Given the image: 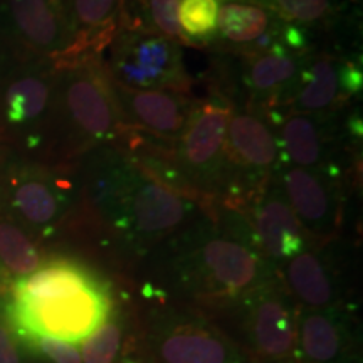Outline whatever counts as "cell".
Segmentation results:
<instances>
[{
    "instance_id": "26",
    "label": "cell",
    "mask_w": 363,
    "mask_h": 363,
    "mask_svg": "<svg viewBox=\"0 0 363 363\" xmlns=\"http://www.w3.org/2000/svg\"><path fill=\"white\" fill-rule=\"evenodd\" d=\"M116 0H74V11L78 22L89 33L96 30L101 43L110 39L111 27H106L111 22L115 12Z\"/></svg>"
},
{
    "instance_id": "14",
    "label": "cell",
    "mask_w": 363,
    "mask_h": 363,
    "mask_svg": "<svg viewBox=\"0 0 363 363\" xmlns=\"http://www.w3.org/2000/svg\"><path fill=\"white\" fill-rule=\"evenodd\" d=\"M224 148L235 163L252 169L271 167L278 157V142L271 130L254 115L230 116Z\"/></svg>"
},
{
    "instance_id": "19",
    "label": "cell",
    "mask_w": 363,
    "mask_h": 363,
    "mask_svg": "<svg viewBox=\"0 0 363 363\" xmlns=\"http://www.w3.org/2000/svg\"><path fill=\"white\" fill-rule=\"evenodd\" d=\"M338 69L328 57L318 59L303 74V88L296 96L298 108L316 111L328 108L338 96Z\"/></svg>"
},
{
    "instance_id": "29",
    "label": "cell",
    "mask_w": 363,
    "mask_h": 363,
    "mask_svg": "<svg viewBox=\"0 0 363 363\" xmlns=\"http://www.w3.org/2000/svg\"><path fill=\"white\" fill-rule=\"evenodd\" d=\"M24 355L16 335L0 316V363H26Z\"/></svg>"
},
{
    "instance_id": "23",
    "label": "cell",
    "mask_w": 363,
    "mask_h": 363,
    "mask_svg": "<svg viewBox=\"0 0 363 363\" xmlns=\"http://www.w3.org/2000/svg\"><path fill=\"white\" fill-rule=\"evenodd\" d=\"M296 72V62L283 45H274L252 59L249 67L251 84L259 91H267L289 81Z\"/></svg>"
},
{
    "instance_id": "7",
    "label": "cell",
    "mask_w": 363,
    "mask_h": 363,
    "mask_svg": "<svg viewBox=\"0 0 363 363\" xmlns=\"http://www.w3.org/2000/svg\"><path fill=\"white\" fill-rule=\"evenodd\" d=\"M291 363H357V338L337 308L298 311Z\"/></svg>"
},
{
    "instance_id": "13",
    "label": "cell",
    "mask_w": 363,
    "mask_h": 363,
    "mask_svg": "<svg viewBox=\"0 0 363 363\" xmlns=\"http://www.w3.org/2000/svg\"><path fill=\"white\" fill-rule=\"evenodd\" d=\"M79 343L83 363H123L135 355L136 316L115 305L106 320Z\"/></svg>"
},
{
    "instance_id": "32",
    "label": "cell",
    "mask_w": 363,
    "mask_h": 363,
    "mask_svg": "<svg viewBox=\"0 0 363 363\" xmlns=\"http://www.w3.org/2000/svg\"><path fill=\"white\" fill-rule=\"evenodd\" d=\"M0 296H4V286L0 283Z\"/></svg>"
},
{
    "instance_id": "24",
    "label": "cell",
    "mask_w": 363,
    "mask_h": 363,
    "mask_svg": "<svg viewBox=\"0 0 363 363\" xmlns=\"http://www.w3.org/2000/svg\"><path fill=\"white\" fill-rule=\"evenodd\" d=\"M26 355L40 358L48 363H83L81 353L72 343L43 335L16 337Z\"/></svg>"
},
{
    "instance_id": "15",
    "label": "cell",
    "mask_w": 363,
    "mask_h": 363,
    "mask_svg": "<svg viewBox=\"0 0 363 363\" xmlns=\"http://www.w3.org/2000/svg\"><path fill=\"white\" fill-rule=\"evenodd\" d=\"M289 291L308 310L337 308V291L328 266L315 252H301L289 259L286 269Z\"/></svg>"
},
{
    "instance_id": "3",
    "label": "cell",
    "mask_w": 363,
    "mask_h": 363,
    "mask_svg": "<svg viewBox=\"0 0 363 363\" xmlns=\"http://www.w3.org/2000/svg\"><path fill=\"white\" fill-rule=\"evenodd\" d=\"M177 271L182 288L208 316L233 310L267 283L261 257L246 244L227 238L203 240L182 257Z\"/></svg>"
},
{
    "instance_id": "2",
    "label": "cell",
    "mask_w": 363,
    "mask_h": 363,
    "mask_svg": "<svg viewBox=\"0 0 363 363\" xmlns=\"http://www.w3.org/2000/svg\"><path fill=\"white\" fill-rule=\"evenodd\" d=\"M142 363H247L233 337L197 308H155L136 318Z\"/></svg>"
},
{
    "instance_id": "16",
    "label": "cell",
    "mask_w": 363,
    "mask_h": 363,
    "mask_svg": "<svg viewBox=\"0 0 363 363\" xmlns=\"http://www.w3.org/2000/svg\"><path fill=\"white\" fill-rule=\"evenodd\" d=\"M12 206L22 220L43 234H49L62 216L57 190L40 179H24L13 187Z\"/></svg>"
},
{
    "instance_id": "30",
    "label": "cell",
    "mask_w": 363,
    "mask_h": 363,
    "mask_svg": "<svg viewBox=\"0 0 363 363\" xmlns=\"http://www.w3.org/2000/svg\"><path fill=\"white\" fill-rule=\"evenodd\" d=\"M338 83L343 94H357L362 91L363 74L357 62H345L338 69Z\"/></svg>"
},
{
    "instance_id": "11",
    "label": "cell",
    "mask_w": 363,
    "mask_h": 363,
    "mask_svg": "<svg viewBox=\"0 0 363 363\" xmlns=\"http://www.w3.org/2000/svg\"><path fill=\"white\" fill-rule=\"evenodd\" d=\"M230 116V108L219 103H203L194 108L180 135V157L189 170L206 174L217 165Z\"/></svg>"
},
{
    "instance_id": "33",
    "label": "cell",
    "mask_w": 363,
    "mask_h": 363,
    "mask_svg": "<svg viewBox=\"0 0 363 363\" xmlns=\"http://www.w3.org/2000/svg\"><path fill=\"white\" fill-rule=\"evenodd\" d=\"M353 2H357V0H353Z\"/></svg>"
},
{
    "instance_id": "21",
    "label": "cell",
    "mask_w": 363,
    "mask_h": 363,
    "mask_svg": "<svg viewBox=\"0 0 363 363\" xmlns=\"http://www.w3.org/2000/svg\"><path fill=\"white\" fill-rule=\"evenodd\" d=\"M220 33L233 43H251L262 38L269 17L262 9L244 4H227L217 12Z\"/></svg>"
},
{
    "instance_id": "25",
    "label": "cell",
    "mask_w": 363,
    "mask_h": 363,
    "mask_svg": "<svg viewBox=\"0 0 363 363\" xmlns=\"http://www.w3.org/2000/svg\"><path fill=\"white\" fill-rule=\"evenodd\" d=\"M216 0H182L179 9V22L182 30L190 35H207L214 33L217 26Z\"/></svg>"
},
{
    "instance_id": "1",
    "label": "cell",
    "mask_w": 363,
    "mask_h": 363,
    "mask_svg": "<svg viewBox=\"0 0 363 363\" xmlns=\"http://www.w3.org/2000/svg\"><path fill=\"white\" fill-rule=\"evenodd\" d=\"M110 284L88 267L56 259L13 281L0 303V316L16 337L43 335L79 343L113 311Z\"/></svg>"
},
{
    "instance_id": "22",
    "label": "cell",
    "mask_w": 363,
    "mask_h": 363,
    "mask_svg": "<svg viewBox=\"0 0 363 363\" xmlns=\"http://www.w3.org/2000/svg\"><path fill=\"white\" fill-rule=\"evenodd\" d=\"M286 155L298 167H311L321 157V142L316 125L306 116H293L281 130Z\"/></svg>"
},
{
    "instance_id": "17",
    "label": "cell",
    "mask_w": 363,
    "mask_h": 363,
    "mask_svg": "<svg viewBox=\"0 0 363 363\" xmlns=\"http://www.w3.org/2000/svg\"><path fill=\"white\" fill-rule=\"evenodd\" d=\"M9 11L22 38L38 49H51L61 39V19L52 0H9Z\"/></svg>"
},
{
    "instance_id": "20",
    "label": "cell",
    "mask_w": 363,
    "mask_h": 363,
    "mask_svg": "<svg viewBox=\"0 0 363 363\" xmlns=\"http://www.w3.org/2000/svg\"><path fill=\"white\" fill-rule=\"evenodd\" d=\"M49 103V86L43 79L27 76L9 86L6 116L9 123L26 125L43 115Z\"/></svg>"
},
{
    "instance_id": "18",
    "label": "cell",
    "mask_w": 363,
    "mask_h": 363,
    "mask_svg": "<svg viewBox=\"0 0 363 363\" xmlns=\"http://www.w3.org/2000/svg\"><path fill=\"white\" fill-rule=\"evenodd\" d=\"M0 261L17 278H24L43 266V256L19 225L0 220Z\"/></svg>"
},
{
    "instance_id": "28",
    "label": "cell",
    "mask_w": 363,
    "mask_h": 363,
    "mask_svg": "<svg viewBox=\"0 0 363 363\" xmlns=\"http://www.w3.org/2000/svg\"><path fill=\"white\" fill-rule=\"evenodd\" d=\"M274 6L284 19L315 22L328 12V0H274Z\"/></svg>"
},
{
    "instance_id": "4",
    "label": "cell",
    "mask_w": 363,
    "mask_h": 363,
    "mask_svg": "<svg viewBox=\"0 0 363 363\" xmlns=\"http://www.w3.org/2000/svg\"><path fill=\"white\" fill-rule=\"evenodd\" d=\"M234 308L233 340L247 363H291L298 310L281 289L266 283L240 299Z\"/></svg>"
},
{
    "instance_id": "9",
    "label": "cell",
    "mask_w": 363,
    "mask_h": 363,
    "mask_svg": "<svg viewBox=\"0 0 363 363\" xmlns=\"http://www.w3.org/2000/svg\"><path fill=\"white\" fill-rule=\"evenodd\" d=\"M115 93L121 111H128L131 120L142 130L152 131L160 138H179L187 125L190 106L180 89H133L116 83Z\"/></svg>"
},
{
    "instance_id": "12",
    "label": "cell",
    "mask_w": 363,
    "mask_h": 363,
    "mask_svg": "<svg viewBox=\"0 0 363 363\" xmlns=\"http://www.w3.org/2000/svg\"><path fill=\"white\" fill-rule=\"evenodd\" d=\"M257 246L272 259H293L305 252L306 239L291 206L281 199H269L254 212L252 222Z\"/></svg>"
},
{
    "instance_id": "31",
    "label": "cell",
    "mask_w": 363,
    "mask_h": 363,
    "mask_svg": "<svg viewBox=\"0 0 363 363\" xmlns=\"http://www.w3.org/2000/svg\"><path fill=\"white\" fill-rule=\"evenodd\" d=\"M286 43L289 44V48L293 49H301L303 48V34L301 30L296 29V27H288L286 29Z\"/></svg>"
},
{
    "instance_id": "6",
    "label": "cell",
    "mask_w": 363,
    "mask_h": 363,
    "mask_svg": "<svg viewBox=\"0 0 363 363\" xmlns=\"http://www.w3.org/2000/svg\"><path fill=\"white\" fill-rule=\"evenodd\" d=\"M65 108L84 147L115 138L121 128V110L113 79L96 66H81L69 76Z\"/></svg>"
},
{
    "instance_id": "5",
    "label": "cell",
    "mask_w": 363,
    "mask_h": 363,
    "mask_svg": "<svg viewBox=\"0 0 363 363\" xmlns=\"http://www.w3.org/2000/svg\"><path fill=\"white\" fill-rule=\"evenodd\" d=\"M128 194H115V229L138 244H152L175 233L189 216V203L180 190L150 175L130 170Z\"/></svg>"
},
{
    "instance_id": "10",
    "label": "cell",
    "mask_w": 363,
    "mask_h": 363,
    "mask_svg": "<svg viewBox=\"0 0 363 363\" xmlns=\"http://www.w3.org/2000/svg\"><path fill=\"white\" fill-rule=\"evenodd\" d=\"M291 208L301 227L313 239L328 242L340 229V208L328 185L310 170L296 169L284 175Z\"/></svg>"
},
{
    "instance_id": "27",
    "label": "cell",
    "mask_w": 363,
    "mask_h": 363,
    "mask_svg": "<svg viewBox=\"0 0 363 363\" xmlns=\"http://www.w3.org/2000/svg\"><path fill=\"white\" fill-rule=\"evenodd\" d=\"M150 13L153 24L169 40H184L185 34L179 22L180 0H150Z\"/></svg>"
},
{
    "instance_id": "8",
    "label": "cell",
    "mask_w": 363,
    "mask_h": 363,
    "mask_svg": "<svg viewBox=\"0 0 363 363\" xmlns=\"http://www.w3.org/2000/svg\"><path fill=\"white\" fill-rule=\"evenodd\" d=\"M116 69L121 79L116 83L133 89H182L179 51L165 38H142L130 40L116 56Z\"/></svg>"
}]
</instances>
